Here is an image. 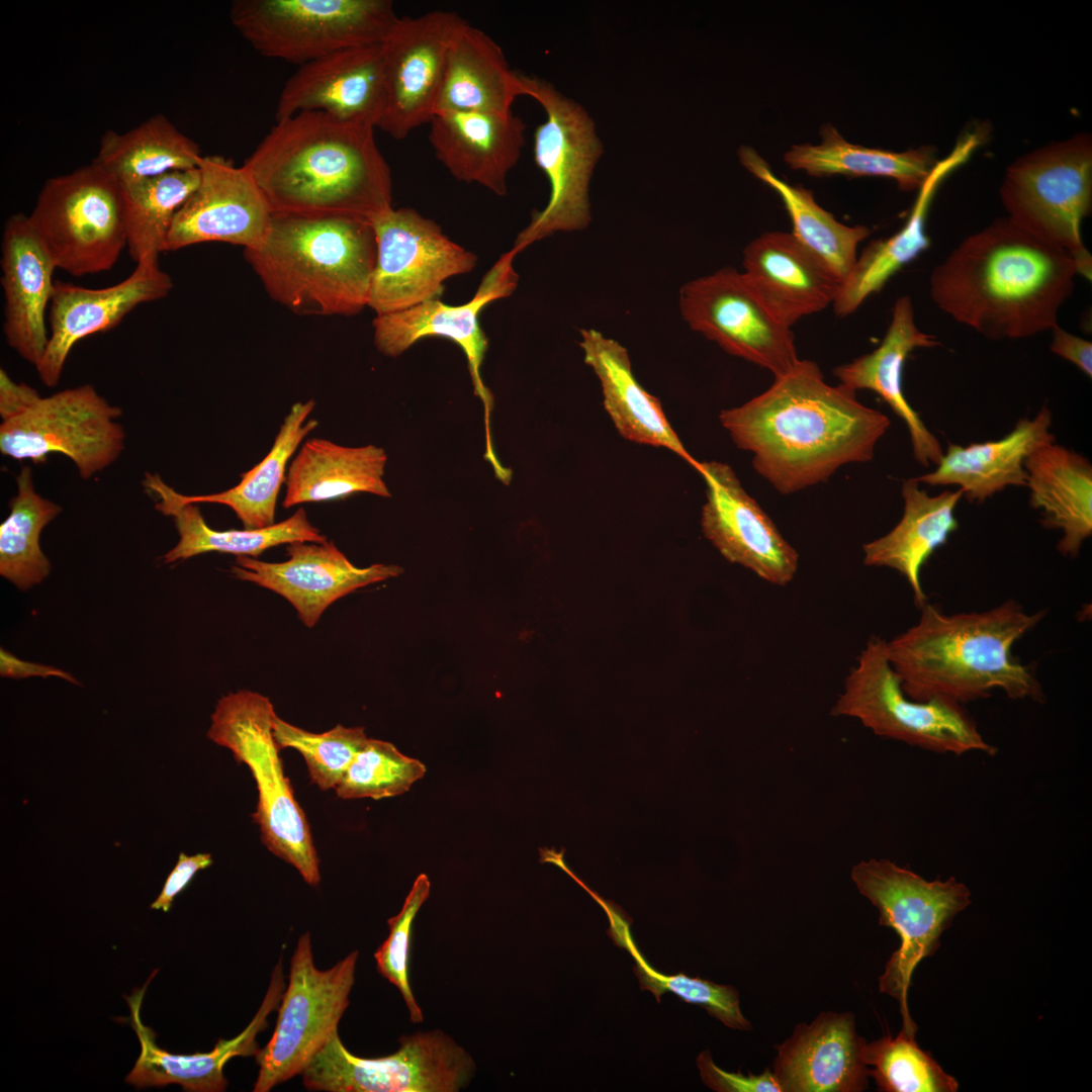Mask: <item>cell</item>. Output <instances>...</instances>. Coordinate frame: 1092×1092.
<instances>
[{"mask_svg":"<svg viewBox=\"0 0 1092 1092\" xmlns=\"http://www.w3.org/2000/svg\"><path fill=\"white\" fill-rule=\"evenodd\" d=\"M754 470L782 494L826 482L849 463L873 459L889 418L856 392L828 384L819 366L800 362L762 393L719 416Z\"/></svg>","mask_w":1092,"mask_h":1092,"instance_id":"cell-1","label":"cell"},{"mask_svg":"<svg viewBox=\"0 0 1092 1092\" xmlns=\"http://www.w3.org/2000/svg\"><path fill=\"white\" fill-rule=\"evenodd\" d=\"M1079 274L1073 256L1001 218L970 235L932 271L934 304L990 340L1058 326Z\"/></svg>","mask_w":1092,"mask_h":1092,"instance_id":"cell-2","label":"cell"},{"mask_svg":"<svg viewBox=\"0 0 1092 1092\" xmlns=\"http://www.w3.org/2000/svg\"><path fill=\"white\" fill-rule=\"evenodd\" d=\"M243 166L273 214L371 221L392 207V180L370 126L322 111L276 121Z\"/></svg>","mask_w":1092,"mask_h":1092,"instance_id":"cell-3","label":"cell"},{"mask_svg":"<svg viewBox=\"0 0 1092 1092\" xmlns=\"http://www.w3.org/2000/svg\"><path fill=\"white\" fill-rule=\"evenodd\" d=\"M919 609L917 623L887 641L890 663L909 698L965 705L1000 690L1011 700L1045 701L1035 665L1012 653L1045 609L1029 613L1015 600L982 612L946 614L928 602Z\"/></svg>","mask_w":1092,"mask_h":1092,"instance_id":"cell-4","label":"cell"},{"mask_svg":"<svg viewBox=\"0 0 1092 1092\" xmlns=\"http://www.w3.org/2000/svg\"><path fill=\"white\" fill-rule=\"evenodd\" d=\"M244 255L268 295L301 315H354L369 302L376 263L370 221L273 214L265 242Z\"/></svg>","mask_w":1092,"mask_h":1092,"instance_id":"cell-5","label":"cell"},{"mask_svg":"<svg viewBox=\"0 0 1092 1092\" xmlns=\"http://www.w3.org/2000/svg\"><path fill=\"white\" fill-rule=\"evenodd\" d=\"M276 716L271 701L257 692L229 693L215 706L207 737L249 767L258 790L252 817L263 844L293 866L308 885L317 886L320 860L306 816L284 774L273 732Z\"/></svg>","mask_w":1092,"mask_h":1092,"instance_id":"cell-6","label":"cell"},{"mask_svg":"<svg viewBox=\"0 0 1092 1092\" xmlns=\"http://www.w3.org/2000/svg\"><path fill=\"white\" fill-rule=\"evenodd\" d=\"M832 715L855 718L878 736L936 753L996 752L965 705L909 698L890 663L887 641L877 636L868 640L846 676Z\"/></svg>","mask_w":1092,"mask_h":1092,"instance_id":"cell-7","label":"cell"},{"mask_svg":"<svg viewBox=\"0 0 1092 1092\" xmlns=\"http://www.w3.org/2000/svg\"><path fill=\"white\" fill-rule=\"evenodd\" d=\"M851 880L879 910V923L900 937V946L886 964L879 987L898 1000L902 1029L916 1034L907 1003L913 972L923 959L935 953L942 932L970 905L971 892L953 877L927 881L884 858L859 861L851 869Z\"/></svg>","mask_w":1092,"mask_h":1092,"instance_id":"cell-8","label":"cell"},{"mask_svg":"<svg viewBox=\"0 0 1092 1092\" xmlns=\"http://www.w3.org/2000/svg\"><path fill=\"white\" fill-rule=\"evenodd\" d=\"M1008 217L1034 237L1069 252L1092 277L1082 222L1092 207V141L1087 133L1052 143L1012 163L1000 187Z\"/></svg>","mask_w":1092,"mask_h":1092,"instance_id":"cell-9","label":"cell"},{"mask_svg":"<svg viewBox=\"0 0 1092 1092\" xmlns=\"http://www.w3.org/2000/svg\"><path fill=\"white\" fill-rule=\"evenodd\" d=\"M229 16L261 56L298 67L381 43L399 19L390 0H235Z\"/></svg>","mask_w":1092,"mask_h":1092,"instance_id":"cell-10","label":"cell"},{"mask_svg":"<svg viewBox=\"0 0 1092 1092\" xmlns=\"http://www.w3.org/2000/svg\"><path fill=\"white\" fill-rule=\"evenodd\" d=\"M28 217L56 268L74 277L110 270L127 246L121 183L92 162L48 179Z\"/></svg>","mask_w":1092,"mask_h":1092,"instance_id":"cell-11","label":"cell"},{"mask_svg":"<svg viewBox=\"0 0 1092 1092\" xmlns=\"http://www.w3.org/2000/svg\"><path fill=\"white\" fill-rule=\"evenodd\" d=\"M520 79L524 95L537 100L546 113L535 129L534 159L549 180L550 196L517 236L513 248L518 252L554 233L580 231L589 223L588 184L602 154L593 120L578 103L543 79Z\"/></svg>","mask_w":1092,"mask_h":1092,"instance_id":"cell-12","label":"cell"},{"mask_svg":"<svg viewBox=\"0 0 1092 1092\" xmlns=\"http://www.w3.org/2000/svg\"><path fill=\"white\" fill-rule=\"evenodd\" d=\"M358 951L328 970L314 965L309 932L300 935L290 961L288 986L278 1006L274 1032L255 1055L259 1066L254 1092H268L301 1075L338 1032L355 982Z\"/></svg>","mask_w":1092,"mask_h":1092,"instance_id":"cell-13","label":"cell"},{"mask_svg":"<svg viewBox=\"0 0 1092 1092\" xmlns=\"http://www.w3.org/2000/svg\"><path fill=\"white\" fill-rule=\"evenodd\" d=\"M399 1043L392 1055L365 1059L336 1032L302 1071V1083L326 1092H457L474 1076L472 1057L441 1030L405 1035Z\"/></svg>","mask_w":1092,"mask_h":1092,"instance_id":"cell-14","label":"cell"},{"mask_svg":"<svg viewBox=\"0 0 1092 1092\" xmlns=\"http://www.w3.org/2000/svg\"><path fill=\"white\" fill-rule=\"evenodd\" d=\"M120 407L90 384L40 396L22 415L0 425V451L16 460L46 461L67 456L88 479L111 465L124 449L125 433L116 421Z\"/></svg>","mask_w":1092,"mask_h":1092,"instance_id":"cell-15","label":"cell"},{"mask_svg":"<svg viewBox=\"0 0 1092 1092\" xmlns=\"http://www.w3.org/2000/svg\"><path fill=\"white\" fill-rule=\"evenodd\" d=\"M376 263L368 307L376 315L440 299L444 282L471 272L477 256L450 240L437 222L393 206L371 219Z\"/></svg>","mask_w":1092,"mask_h":1092,"instance_id":"cell-16","label":"cell"},{"mask_svg":"<svg viewBox=\"0 0 1092 1092\" xmlns=\"http://www.w3.org/2000/svg\"><path fill=\"white\" fill-rule=\"evenodd\" d=\"M679 309L692 330L774 377L790 372L801 360L791 328L770 313L743 273L733 268L686 283Z\"/></svg>","mask_w":1092,"mask_h":1092,"instance_id":"cell-17","label":"cell"},{"mask_svg":"<svg viewBox=\"0 0 1092 1092\" xmlns=\"http://www.w3.org/2000/svg\"><path fill=\"white\" fill-rule=\"evenodd\" d=\"M519 252L514 248L503 254L483 276L475 294L466 303L449 305L440 299L423 302L414 307L376 315L373 321L374 344L388 357H397L424 338H445L453 341L465 354L474 393L484 406L486 453L495 473L504 466L495 456L489 431L493 397L485 386L480 369L488 349V339L479 324V315L490 302L510 296L517 288L519 275L513 260Z\"/></svg>","mask_w":1092,"mask_h":1092,"instance_id":"cell-18","label":"cell"},{"mask_svg":"<svg viewBox=\"0 0 1092 1092\" xmlns=\"http://www.w3.org/2000/svg\"><path fill=\"white\" fill-rule=\"evenodd\" d=\"M467 21L453 11L399 17L381 42L387 103L379 128L402 140L437 111L447 52Z\"/></svg>","mask_w":1092,"mask_h":1092,"instance_id":"cell-19","label":"cell"},{"mask_svg":"<svg viewBox=\"0 0 1092 1092\" xmlns=\"http://www.w3.org/2000/svg\"><path fill=\"white\" fill-rule=\"evenodd\" d=\"M695 469L707 485L701 515L704 536L729 562L766 582L780 586L791 582L798 570V552L743 488L731 466L698 461Z\"/></svg>","mask_w":1092,"mask_h":1092,"instance_id":"cell-20","label":"cell"},{"mask_svg":"<svg viewBox=\"0 0 1092 1092\" xmlns=\"http://www.w3.org/2000/svg\"><path fill=\"white\" fill-rule=\"evenodd\" d=\"M198 169L199 183L177 212L164 252L208 242L261 247L273 213L249 171L219 155L202 156Z\"/></svg>","mask_w":1092,"mask_h":1092,"instance_id":"cell-21","label":"cell"},{"mask_svg":"<svg viewBox=\"0 0 1092 1092\" xmlns=\"http://www.w3.org/2000/svg\"><path fill=\"white\" fill-rule=\"evenodd\" d=\"M171 276L159 261L143 260L122 281L104 288H87L55 281L50 302V335L40 363V381L56 386L67 358L82 339L116 327L136 306L160 300L173 289Z\"/></svg>","mask_w":1092,"mask_h":1092,"instance_id":"cell-22","label":"cell"},{"mask_svg":"<svg viewBox=\"0 0 1092 1092\" xmlns=\"http://www.w3.org/2000/svg\"><path fill=\"white\" fill-rule=\"evenodd\" d=\"M386 103L381 43L351 47L299 66L279 94L275 120L322 111L375 128Z\"/></svg>","mask_w":1092,"mask_h":1092,"instance_id":"cell-23","label":"cell"},{"mask_svg":"<svg viewBox=\"0 0 1092 1092\" xmlns=\"http://www.w3.org/2000/svg\"><path fill=\"white\" fill-rule=\"evenodd\" d=\"M286 552L288 559L283 562L237 556L231 570L235 577L283 597L308 628L314 627L325 610L339 599L403 571L397 565L386 564L357 567L328 540L290 543Z\"/></svg>","mask_w":1092,"mask_h":1092,"instance_id":"cell-24","label":"cell"},{"mask_svg":"<svg viewBox=\"0 0 1092 1092\" xmlns=\"http://www.w3.org/2000/svg\"><path fill=\"white\" fill-rule=\"evenodd\" d=\"M157 972H153L143 988L125 997L130 1008L131 1026L141 1043V1054L125 1082L136 1088L178 1084L190 1092L224 1091L228 1086L223 1075L225 1064L235 1057L258 1053L257 1035L268 1026L269 1014L279 1006L285 987L281 958L271 974L266 995L248 1026L234 1038L218 1039L211 1052L192 1055L171 1054L161 1049L156 1043L153 1029L142 1022L143 997Z\"/></svg>","mask_w":1092,"mask_h":1092,"instance_id":"cell-25","label":"cell"},{"mask_svg":"<svg viewBox=\"0 0 1092 1092\" xmlns=\"http://www.w3.org/2000/svg\"><path fill=\"white\" fill-rule=\"evenodd\" d=\"M0 266L5 340L36 367L49 342L44 314L57 268L23 212L9 215L4 222Z\"/></svg>","mask_w":1092,"mask_h":1092,"instance_id":"cell-26","label":"cell"},{"mask_svg":"<svg viewBox=\"0 0 1092 1092\" xmlns=\"http://www.w3.org/2000/svg\"><path fill=\"white\" fill-rule=\"evenodd\" d=\"M867 1041L855 1031L849 1012H822L801 1022L776 1045L772 1074L783 1092H860L869 1072L862 1060Z\"/></svg>","mask_w":1092,"mask_h":1092,"instance_id":"cell-27","label":"cell"},{"mask_svg":"<svg viewBox=\"0 0 1092 1092\" xmlns=\"http://www.w3.org/2000/svg\"><path fill=\"white\" fill-rule=\"evenodd\" d=\"M742 272L752 290L783 325L832 304L840 281L791 233L767 232L743 251Z\"/></svg>","mask_w":1092,"mask_h":1092,"instance_id":"cell-28","label":"cell"},{"mask_svg":"<svg viewBox=\"0 0 1092 1092\" xmlns=\"http://www.w3.org/2000/svg\"><path fill=\"white\" fill-rule=\"evenodd\" d=\"M429 123L436 157L453 177L507 193V176L525 145L520 117L513 111H438Z\"/></svg>","mask_w":1092,"mask_h":1092,"instance_id":"cell-29","label":"cell"},{"mask_svg":"<svg viewBox=\"0 0 1092 1092\" xmlns=\"http://www.w3.org/2000/svg\"><path fill=\"white\" fill-rule=\"evenodd\" d=\"M939 345L935 336L922 332L914 318L913 303L908 295L899 297L881 344L871 353L861 355L833 370L839 383L853 391L869 389L878 393L905 423L917 462L923 466L937 465L943 451L940 442L912 408L903 391V368L908 356L919 348Z\"/></svg>","mask_w":1092,"mask_h":1092,"instance_id":"cell-30","label":"cell"},{"mask_svg":"<svg viewBox=\"0 0 1092 1092\" xmlns=\"http://www.w3.org/2000/svg\"><path fill=\"white\" fill-rule=\"evenodd\" d=\"M1052 413L1042 405L1032 419H1020L996 441L961 446L948 443L936 468L915 477L932 486L958 485L970 503H983L1007 486H1026L1025 460L1056 441Z\"/></svg>","mask_w":1092,"mask_h":1092,"instance_id":"cell-31","label":"cell"},{"mask_svg":"<svg viewBox=\"0 0 1092 1092\" xmlns=\"http://www.w3.org/2000/svg\"><path fill=\"white\" fill-rule=\"evenodd\" d=\"M584 362L600 380L604 406L622 437L638 444L663 447L694 468L698 460L684 447L657 397L635 378L625 347L594 329L580 330Z\"/></svg>","mask_w":1092,"mask_h":1092,"instance_id":"cell-32","label":"cell"},{"mask_svg":"<svg viewBox=\"0 0 1092 1092\" xmlns=\"http://www.w3.org/2000/svg\"><path fill=\"white\" fill-rule=\"evenodd\" d=\"M902 496L904 512L901 520L884 536L863 544V563L899 572L910 585L915 605L920 608L927 602L921 585V568L959 528L954 511L963 490H944L929 495L913 477L903 482Z\"/></svg>","mask_w":1092,"mask_h":1092,"instance_id":"cell-33","label":"cell"},{"mask_svg":"<svg viewBox=\"0 0 1092 1092\" xmlns=\"http://www.w3.org/2000/svg\"><path fill=\"white\" fill-rule=\"evenodd\" d=\"M1029 504L1042 514L1041 525L1062 532L1058 551L1078 557L1092 535V465L1056 441L1035 450L1024 463Z\"/></svg>","mask_w":1092,"mask_h":1092,"instance_id":"cell-34","label":"cell"},{"mask_svg":"<svg viewBox=\"0 0 1092 1092\" xmlns=\"http://www.w3.org/2000/svg\"><path fill=\"white\" fill-rule=\"evenodd\" d=\"M143 485L159 500L156 510L173 519L179 535L178 543L163 556L167 564L208 552L256 558L282 544L327 541V537L308 521L302 508L286 520L266 528L219 531L206 524L197 504L181 502L178 491L165 483L159 474L147 472Z\"/></svg>","mask_w":1092,"mask_h":1092,"instance_id":"cell-35","label":"cell"},{"mask_svg":"<svg viewBox=\"0 0 1092 1092\" xmlns=\"http://www.w3.org/2000/svg\"><path fill=\"white\" fill-rule=\"evenodd\" d=\"M386 462V452L375 445L347 447L307 439L287 468L282 507L331 502L358 492L389 497L383 480Z\"/></svg>","mask_w":1092,"mask_h":1092,"instance_id":"cell-36","label":"cell"},{"mask_svg":"<svg viewBox=\"0 0 1092 1092\" xmlns=\"http://www.w3.org/2000/svg\"><path fill=\"white\" fill-rule=\"evenodd\" d=\"M521 95L520 74L510 68L500 47L466 22L448 49L436 112L509 113Z\"/></svg>","mask_w":1092,"mask_h":1092,"instance_id":"cell-37","label":"cell"},{"mask_svg":"<svg viewBox=\"0 0 1092 1092\" xmlns=\"http://www.w3.org/2000/svg\"><path fill=\"white\" fill-rule=\"evenodd\" d=\"M313 399L293 403L284 418L275 441L265 458L241 475V481L224 491L186 495L177 492L183 503L218 504L229 507L245 529L266 528L275 524L278 495L285 483L288 461L304 438L318 425L309 419Z\"/></svg>","mask_w":1092,"mask_h":1092,"instance_id":"cell-38","label":"cell"},{"mask_svg":"<svg viewBox=\"0 0 1092 1092\" xmlns=\"http://www.w3.org/2000/svg\"><path fill=\"white\" fill-rule=\"evenodd\" d=\"M822 143L793 146L785 155L787 164L812 176L840 174L852 177L876 176L894 179L902 191L919 190L937 165L930 147L891 152L848 143L830 124L821 129Z\"/></svg>","mask_w":1092,"mask_h":1092,"instance_id":"cell-39","label":"cell"},{"mask_svg":"<svg viewBox=\"0 0 1092 1092\" xmlns=\"http://www.w3.org/2000/svg\"><path fill=\"white\" fill-rule=\"evenodd\" d=\"M741 163L782 198L792 220L794 238L841 282L852 269L860 242L871 235L866 225H845L822 208L810 190L778 178L754 152L739 150Z\"/></svg>","mask_w":1092,"mask_h":1092,"instance_id":"cell-40","label":"cell"},{"mask_svg":"<svg viewBox=\"0 0 1092 1092\" xmlns=\"http://www.w3.org/2000/svg\"><path fill=\"white\" fill-rule=\"evenodd\" d=\"M954 165L953 160L937 163L918 190L917 199L902 229L887 239L871 242L857 256L832 303L836 315L853 313L869 296L879 292L892 276L928 249L930 239L925 233L927 212L939 182Z\"/></svg>","mask_w":1092,"mask_h":1092,"instance_id":"cell-41","label":"cell"},{"mask_svg":"<svg viewBox=\"0 0 1092 1092\" xmlns=\"http://www.w3.org/2000/svg\"><path fill=\"white\" fill-rule=\"evenodd\" d=\"M201 157L192 139L167 116L156 114L124 132L106 130L92 163L123 183L196 169Z\"/></svg>","mask_w":1092,"mask_h":1092,"instance_id":"cell-42","label":"cell"},{"mask_svg":"<svg viewBox=\"0 0 1092 1092\" xmlns=\"http://www.w3.org/2000/svg\"><path fill=\"white\" fill-rule=\"evenodd\" d=\"M199 169L121 183L127 250L132 260L159 261L174 218L199 183Z\"/></svg>","mask_w":1092,"mask_h":1092,"instance_id":"cell-43","label":"cell"},{"mask_svg":"<svg viewBox=\"0 0 1092 1092\" xmlns=\"http://www.w3.org/2000/svg\"><path fill=\"white\" fill-rule=\"evenodd\" d=\"M16 484L10 513L0 525V575L20 590H27L51 572L52 564L40 548L39 537L62 508L35 491L28 466L21 468Z\"/></svg>","mask_w":1092,"mask_h":1092,"instance_id":"cell-44","label":"cell"},{"mask_svg":"<svg viewBox=\"0 0 1092 1092\" xmlns=\"http://www.w3.org/2000/svg\"><path fill=\"white\" fill-rule=\"evenodd\" d=\"M588 894L603 908L608 917L609 936L616 945L624 948L634 959L633 971L639 980L641 990L650 991L657 1002H660V997L664 993L671 992L680 1000L706 1009L711 1016L730 1028L739 1030L752 1028L751 1023L740 1010L739 994L734 987L697 977L691 978L682 973L664 975L654 970L633 940L630 930L632 920L612 901L605 900L593 890Z\"/></svg>","mask_w":1092,"mask_h":1092,"instance_id":"cell-45","label":"cell"},{"mask_svg":"<svg viewBox=\"0 0 1092 1092\" xmlns=\"http://www.w3.org/2000/svg\"><path fill=\"white\" fill-rule=\"evenodd\" d=\"M862 1060L869 1076L884 1092H954L958 1081L939 1066L932 1056L919 1048L915 1034L901 1029L896 1037L889 1034L866 1042Z\"/></svg>","mask_w":1092,"mask_h":1092,"instance_id":"cell-46","label":"cell"},{"mask_svg":"<svg viewBox=\"0 0 1092 1092\" xmlns=\"http://www.w3.org/2000/svg\"><path fill=\"white\" fill-rule=\"evenodd\" d=\"M426 766L390 742L368 738L335 788L342 799L379 800L401 795L422 779Z\"/></svg>","mask_w":1092,"mask_h":1092,"instance_id":"cell-47","label":"cell"},{"mask_svg":"<svg viewBox=\"0 0 1092 1092\" xmlns=\"http://www.w3.org/2000/svg\"><path fill=\"white\" fill-rule=\"evenodd\" d=\"M273 732L280 749L293 748L302 755L311 782L323 791L338 786L368 739L362 727L339 724L324 733H312L278 716Z\"/></svg>","mask_w":1092,"mask_h":1092,"instance_id":"cell-48","label":"cell"},{"mask_svg":"<svg viewBox=\"0 0 1092 1092\" xmlns=\"http://www.w3.org/2000/svg\"><path fill=\"white\" fill-rule=\"evenodd\" d=\"M430 888L428 876L419 875L399 913L387 920L389 935L374 953L379 974L398 989L413 1023H421L424 1016L408 981L412 929L416 914L429 897Z\"/></svg>","mask_w":1092,"mask_h":1092,"instance_id":"cell-49","label":"cell"},{"mask_svg":"<svg viewBox=\"0 0 1092 1092\" xmlns=\"http://www.w3.org/2000/svg\"><path fill=\"white\" fill-rule=\"evenodd\" d=\"M697 1066L703 1082L718 1092H783L768 1069L759 1075L749 1073L747 1076L740 1072H726L714 1064L709 1050L698 1056Z\"/></svg>","mask_w":1092,"mask_h":1092,"instance_id":"cell-50","label":"cell"},{"mask_svg":"<svg viewBox=\"0 0 1092 1092\" xmlns=\"http://www.w3.org/2000/svg\"><path fill=\"white\" fill-rule=\"evenodd\" d=\"M211 863L210 853L187 855L180 852L176 866L167 877L160 895L151 904V909L168 912L174 899L189 885L195 874Z\"/></svg>","mask_w":1092,"mask_h":1092,"instance_id":"cell-51","label":"cell"},{"mask_svg":"<svg viewBox=\"0 0 1092 1092\" xmlns=\"http://www.w3.org/2000/svg\"><path fill=\"white\" fill-rule=\"evenodd\" d=\"M1051 350L1073 363L1089 378L1092 377V343L1058 326L1052 330Z\"/></svg>","mask_w":1092,"mask_h":1092,"instance_id":"cell-52","label":"cell"},{"mask_svg":"<svg viewBox=\"0 0 1092 1092\" xmlns=\"http://www.w3.org/2000/svg\"><path fill=\"white\" fill-rule=\"evenodd\" d=\"M40 397L36 389L23 382H15L8 373L0 370V417L2 422L26 412Z\"/></svg>","mask_w":1092,"mask_h":1092,"instance_id":"cell-53","label":"cell"},{"mask_svg":"<svg viewBox=\"0 0 1092 1092\" xmlns=\"http://www.w3.org/2000/svg\"><path fill=\"white\" fill-rule=\"evenodd\" d=\"M0 674L14 679L56 676L74 685L79 684L70 672L56 666L22 660L4 648L0 649Z\"/></svg>","mask_w":1092,"mask_h":1092,"instance_id":"cell-54","label":"cell"}]
</instances>
